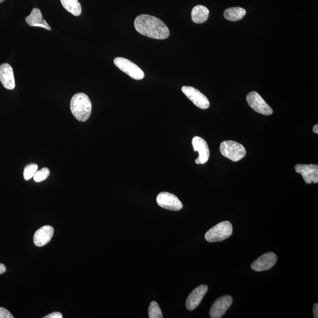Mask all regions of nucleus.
Wrapping results in <instances>:
<instances>
[{"mask_svg":"<svg viewBox=\"0 0 318 318\" xmlns=\"http://www.w3.org/2000/svg\"><path fill=\"white\" fill-rule=\"evenodd\" d=\"M134 28L142 35L149 38L164 40L169 38L170 32L168 27L159 18L142 14L137 16L134 20Z\"/></svg>","mask_w":318,"mask_h":318,"instance_id":"f257e3e1","label":"nucleus"},{"mask_svg":"<svg viewBox=\"0 0 318 318\" xmlns=\"http://www.w3.org/2000/svg\"><path fill=\"white\" fill-rule=\"evenodd\" d=\"M70 109L73 116L79 121L84 122L90 117L92 105L87 94L79 93L73 96Z\"/></svg>","mask_w":318,"mask_h":318,"instance_id":"f03ea898","label":"nucleus"},{"mask_svg":"<svg viewBox=\"0 0 318 318\" xmlns=\"http://www.w3.org/2000/svg\"><path fill=\"white\" fill-rule=\"evenodd\" d=\"M233 233L231 222L224 221L218 223L206 232L204 238L209 242H218L226 239Z\"/></svg>","mask_w":318,"mask_h":318,"instance_id":"7ed1b4c3","label":"nucleus"},{"mask_svg":"<svg viewBox=\"0 0 318 318\" xmlns=\"http://www.w3.org/2000/svg\"><path fill=\"white\" fill-rule=\"evenodd\" d=\"M220 151L223 157L233 161L241 160L246 155V149L242 145L232 140L223 142L220 146Z\"/></svg>","mask_w":318,"mask_h":318,"instance_id":"20e7f679","label":"nucleus"},{"mask_svg":"<svg viewBox=\"0 0 318 318\" xmlns=\"http://www.w3.org/2000/svg\"><path fill=\"white\" fill-rule=\"evenodd\" d=\"M116 67L122 72L129 76L131 78L140 80L145 78V73L138 66L123 57H116L114 60Z\"/></svg>","mask_w":318,"mask_h":318,"instance_id":"39448f33","label":"nucleus"},{"mask_svg":"<svg viewBox=\"0 0 318 318\" xmlns=\"http://www.w3.org/2000/svg\"><path fill=\"white\" fill-rule=\"evenodd\" d=\"M246 101L250 108L257 113L265 116H270L273 113V110L256 91H252L247 94Z\"/></svg>","mask_w":318,"mask_h":318,"instance_id":"423d86ee","label":"nucleus"},{"mask_svg":"<svg viewBox=\"0 0 318 318\" xmlns=\"http://www.w3.org/2000/svg\"><path fill=\"white\" fill-rule=\"evenodd\" d=\"M159 206L163 209L172 211H178L183 208V204L178 198L169 192H161L157 198Z\"/></svg>","mask_w":318,"mask_h":318,"instance_id":"0eeeda50","label":"nucleus"},{"mask_svg":"<svg viewBox=\"0 0 318 318\" xmlns=\"http://www.w3.org/2000/svg\"><path fill=\"white\" fill-rule=\"evenodd\" d=\"M182 91L198 108L201 109H207L209 108V100L197 88L190 86H183L182 87Z\"/></svg>","mask_w":318,"mask_h":318,"instance_id":"6e6552de","label":"nucleus"},{"mask_svg":"<svg viewBox=\"0 0 318 318\" xmlns=\"http://www.w3.org/2000/svg\"><path fill=\"white\" fill-rule=\"evenodd\" d=\"M233 299L229 295L223 296L218 298L211 307L210 317L212 318H222L231 307Z\"/></svg>","mask_w":318,"mask_h":318,"instance_id":"1a4fd4ad","label":"nucleus"},{"mask_svg":"<svg viewBox=\"0 0 318 318\" xmlns=\"http://www.w3.org/2000/svg\"><path fill=\"white\" fill-rule=\"evenodd\" d=\"M296 172L301 174L305 182L308 184L318 182V166L317 164H297L295 166Z\"/></svg>","mask_w":318,"mask_h":318,"instance_id":"9d476101","label":"nucleus"},{"mask_svg":"<svg viewBox=\"0 0 318 318\" xmlns=\"http://www.w3.org/2000/svg\"><path fill=\"white\" fill-rule=\"evenodd\" d=\"M192 146L195 152H198L199 157L196 159L197 164H203L209 160L210 151L205 140L201 137L196 136L192 139Z\"/></svg>","mask_w":318,"mask_h":318,"instance_id":"9b49d317","label":"nucleus"},{"mask_svg":"<svg viewBox=\"0 0 318 318\" xmlns=\"http://www.w3.org/2000/svg\"><path fill=\"white\" fill-rule=\"evenodd\" d=\"M277 260L278 257L274 252L265 253L253 263L251 265L252 270L256 272L270 270L276 264Z\"/></svg>","mask_w":318,"mask_h":318,"instance_id":"f8f14e48","label":"nucleus"},{"mask_svg":"<svg viewBox=\"0 0 318 318\" xmlns=\"http://www.w3.org/2000/svg\"><path fill=\"white\" fill-rule=\"evenodd\" d=\"M208 290V286L201 285L195 288L189 295L186 302V307L188 310L192 311L195 310L202 301Z\"/></svg>","mask_w":318,"mask_h":318,"instance_id":"ddd939ff","label":"nucleus"},{"mask_svg":"<svg viewBox=\"0 0 318 318\" xmlns=\"http://www.w3.org/2000/svg\"><path fill=\"white\" fill-rule=\"evenodd\" d=\"M0 81L8 90H13L16 87L13 69L10 64L4 63L0 66Z\"/></svg>","mask_w":318,"mask_h":318,"instance_id":"4468645a","label":"nucleus"},{"mask_svg":"<svg viewBox=\"0 0 318 318\" xmlns=\"http://www.w3.org/2000/svg\"><path fill=\"white\" fill-rule=\"evenodd\" d=\"M53 234L54 229L52 226H42L36 231L34 236V243L38 247L44 246L51 240Z\"/></svg>","mask_w":318,"mask_h":318,"instance_id":"2eb2a0df","label":"nucleus"},{"mask_svg":"<svg viewBox=\"0 0 318 318\" xmlns=\"http://www.w3.org/2000/svg\"><path fill=\"white\" fill-rule=\"evenodd\" d=\"M26 21L30 26L42 27L51 30L50 26L42 17L40 10L38 8L33 9L31 13L26 18Z\"/></svg>","mask_w":318,"mask_h":318,"instance_id":"dca6fc26","label":"nucleus"},{"mask_svg":"<svg viewBox=\"0 0 318 318\" xmlns=\"http://www.w3.org/2000/svg\"><path fill=\"white\" fill-rule=\"evenodd\" d=\"M209 10L203 5L195 6L192 11V20L197 24H201L205 22L208 19Z\"/></svg>","mask_w":318,"mask_h":318,"instance_id":"f3484780","label":"nucleus"},{"mask_svg":"<svg viewBox=\"0 0 318 318\" xmlns=\"http://www.w3.org/2000/svg\"><path fill=\"white\" fill-rule=\"evenodd\" d=\"M246 14V11L243 8L232 7L226 9L224 12V17L228 21H237L242 19Z\"/></svg>","mask_w":318,"mask_h":318,"instance_id":"a211bd4d","label":"nucleus"},{"mask_svg":"<svg viewBox=\"0 0 318 318\" xmlns=\"http://www.w3.org/2000/svg\"><path fill=\"white\" fill-rule=\"evenodd\" d=\"M60 1L63 7L73 16H80L82 11L81 5L78 0H60Z\"/></svg>","mask_w":318,"mask_h":318,"instance_id":"6ab92c4d","label":"nucleus"},{"mask_svg":"<svg viewBox=\"0 0 318 318\" xmlns=\"http://www.w3.org/2000/svg\"><path fill=\"white\" fill-rule=\"evenodd\" d=\"M149 317V318H162L163 317L160 308L156 301H153L150 304Z\"/></svg>","mask_w":318,"mask_h":318,"instance_id":"aec40b11","label":"nucleus"},{"mask_svg":"<svg viewBox=\"0 0 318 318\" xmlns=\"http://www.w3.org/2000/svg\"><path fill=\"white\" fill-rule=\"evenodd\" d=\"M38 166L36 164H30L26 166L24 171V177L26 180L31 179L38 171Z\"/></svg>","mask_w":318,"mask_h":318,"instance_id":"412c9836","label":"nucleus"},{"mask_svg":"<svg viewBox=\"0 0 318 318\" xmlns=\"http://www.w3.org/2000/svg\"><path fill=\"white\" fill-rule=\"evenodd\" d=\"M50 170L47 167L42 168V169L39 171H37L35 176H34V180L36 182H41L43 180L46 179L50 175Z\"/></svg>","mask_w":318,"mask_h":318,"instance_id":"4be33fe9","label":"nucleus"},{"mask_svg":"<svg viewBox=\"0 0 318 318\" xmlns=\"http://www.w3.org/2000/svg\"><path fill=\"white\" fill-rule=\"evenodd\" d=\"M0 318H14V317L6 309L0 307Z\"/></svg>","mask_w":318,"mask_h":318,"instance_id":"5701e85b","label":"nucleus"},{"mask_svg":"<svg viewBox=\"0 0 318 318\" xmlns=\"http://www.w3.org/2000/svg\"><path fill=\"white\" fill-rule=\"evenodd\" d=\"M44 318H62V314L56 312V313H51L48 315V316L44 317Z\"/></svg>","mask_w":318,"mask_h":318,"instance_id":"b1692460","label":"nucleus"},{"mask_svg":"<svg viewBox=\"0 0 318 318\" xmlns=\"http://www.w3.org/2000/svg\"><path fill=\"white\" fill-rule=\"evenodd\" d=\"M313 311H314V317L315 318H318V304H316L314 305Z\"/></svg>","mask_w":318,"mask_h":318,"instance_id":"393cba45","label":"nucleus"},{"mask_svg":"<svg viewBox=\"0 0 318 318\" xmlns=\"http://www.w3.org/2000/svg\"><path fill=\"white\" fill-rule=\"evenodd\" d=\"M6 271V267L4 264H0V275L4 274Z\"/></svg>","mask_w":318,"mask_h":318,"instance_id":"a878e982","label":"nucleus"},{"mask_svg":"<svg viewBox=\"0 0 318 318\" xmlns=\"http://www.w3.org/2000/svg\"><path fill=\"white\" fill-rule=\"evenodd\" d=\"M313 131L315 133L318 134V125L316 124L313 127Z\"/></svg>","mask_w":318,"mask_h":318,"instance_id":"bb28decb","label":"nucleus"},{"mask_svg":"<svg viewBox=\"0 0 318 318\" xmlns=\"http://www.w3.org/2000/svg\"><path fill=\"white\" fill-rule=\"evenodd\" d=\"M5 0H0V3L2 2L3 1H4Z\"/></svg>","mask_w":318,"mask_h":318,"instance_id":"cd10ccee","label":"nucleus"}]
</instances>
